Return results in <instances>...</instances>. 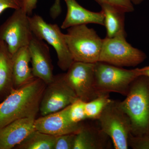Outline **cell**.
Instances as JSON below:
<instances>
[{"label":"cell","mask_w":149,"mask_h":149,"mask_svg":"<svg viewBox=\"0 0 149 149\" xmlns=\"http://www.w3.org/2000/svg\"><path fill=\"white\" fill-rule=\"evenodd\" d=\"M66 107L58 111L36 118V130L55 136L70 133H76L80 130L83 122L79 123L70 122L66 114Z\"/></svg>","instance_id":"12"},{"label":"cell","mask_w":149,"mask_h":149,"mask_svg":"<svg viewBox=\"0 0 149 149\" xmlns=\"http://www.w3.org/2000/svg\"><path fill=\"white\" fill-rule=\"evenodd\" d=\"M147 135H148L149 136V130H148V134Z\"/></svg>","instance_id":"30"},{"label":"cell","mask_w":149,"mask_h":149,"mask_svg":"<svg viewBox=\"0 0 149 149\" xmlns=\"http://www.w3.org/2000/svg\"><path fill=\"white\" fill-rule=\"evenodd\" d=\"M67 8L66 16L61 25L63 29L73 26L95 24L104 26V16L102 11H91L80 5L76 0H64Z\"/></svg>","instance_id":"14"},{"label":"cell","mask_w":149,"mask_h":149,"mask_svg":"<svg viewBox=\"0 0 149 149\" xmlns=\"http://www.w3.org/2000/svg\"><path fill=\"white\" fill-rule=\"evenodd\" d=\"M141 75L149 77V65L141 68Z\"/></svg>","instance_id":"28"},{"label":"cell","mask_w":149,"mask_h":149,"mask_svg":"<svg viewBox=\"0 0 149 149\" xmlns=\"http://www.w3.org/2000/svg\"><path fill=\"white\" fill-rule=\"evenodd\" d=\"M12 59L14 88H19L35 79L29 66L31 56L28 46L19 49L13 55Z\"/></svg>","instance_id":"16"},{"label":"cell","mask_w":149,"mask_h":149,"mask_svg":"<svg viewBox=\"0 0 149 149\" xmlns=\"http://www.w3.org/2000/svg\"><path fill=\"white\" fill-rule=\"evenodd\" d=\"M94 74L95 88L99 95L115 93L126 96L131 83L141 75V68L126 69L98 61L95 63Z\"/></svg>","instance_id":"3"},{"label":"cell","mask_w":149,"mask_h":149,"mask_svg":"<svg viewBox=\"0 0 149 149\" xmlns=\"http://www.w3.org/2000/svg\"><path fill=\"white\" fill-rule=\"evenodd\" d=\"M47 85L35 77L23 86L14 88L0 102V128L20 118H36Z\"/></svg>","instance_id":"1"},{"label":"cell","mask_w":149,"mask_h":149,"mask_svg":"<svg viewBox=\"0 0 149 149\" xmlns=\"http://www.w3.org/2000/svg\"><path fill=\"white\" fill-rule=\"evenodd\" d=\"M56 136L33 131L15 149H54Z\"/></svg>","instance_id":"19"},{"label":"cell","mask_w":149,"mask_h":149,"mask_svg":"<svg viewBox=\"0 0 149 149\" xmlns=\"http://www.w3.org/2000/svg\"><path fill=\"white\" fill-rule=\"evenodd\" d=\"M95 63L73 62L67 72L65 79L77 98L91 101L99 96L95 88Z\"/></svg>","instance_id":"10"},{"label":"cell","mask_w":149,"mask_h":149,"mask_svg":"<svg viewBox=\"0 0 149 149\" xmlns=\"http://www.w3.org/2000/svg\"><path fill=\"white\" fill-rule=\"evenodd\" d=\"M128 146L133 149H149V136L146 135L134 136L130 134L128 141Z\"/></svg>","instance_id":"24"},{"label":"cell","mask_w":149,"mask_h":149,"mask_svg":"<svg viewBox=\"0 0 149 149\" xmlns=\"http://www.w3.org/2000/svg\"><path fill=\"white\" fill-rule=\"evenodd\" d=\"M104 16V25L107 38L117 36L126 37L125 29V13L108 4L101 5Z\"/></svg>","instance_id":"18"},{"label":"cell","mask_w":149,"mask_h":149,"mask_svg":"<svg viewBox=\"0 0 149 149\" xmlns=\"http://www.w3.org/2000/svg\"><path fill=\"white\" fill-rule=\"evenodd\" d=\"M64 36L74 61L91 63L99 61L103 39L95 29L85 24L73 26L68 28Z\"/></svg>","instance_id":"4"},{"label":"cell","mask_w":149,"mask_h":149,"mask_svg":"<svg viewBox=\"0 0 149 149\" xmlns=\"http://www.w3.org/2000/svg\"><path fill=\"white\" fill-rule=\"evenodd\" d=\"M130 1L134 5H139L141 4L145 0H130Z\"/></svg>","instance_id":"29"},{"label":"cell","mask_w":149,"mask_h":149,"mask_svg":"<svg viewBox=\"0 0 149 149\" xmlns=\"http://www.w3.org/2000/svg\"><path fill=\"white\" fill-rule=\"evenodd\" d=\"M32 33L40 40H45L55 50L58 58V65L66 71L74 62L67 45L64 34L56 24L46 22L40 15L29 17Z\"/></svg>","instance_id":"7"},{"label":"cell","mask_w":149,"mask_h":149,"mask_svg":"<svg viewBox=\"0 0 149 149\" xmlns=\"http://www.w3.org/2000/svg\"><path fill=\"white\" fill-rule=\"evenodd\" d=\"M33 35L29 16L22 8L15 10L0 25V41L7 44L12 56L20 48L29 46Z\"/></svg>","instance_id":"8"},{"label":"cell","mask_w":149,"mask_h":149,"mask_svg":"<svg viewBox=\"0 0 149 149\" xmlns=\"http://www.w3.org/2000/svg\"><path fill=\"white\" fill-rule=\"evenodd\" d=\"M120 106L131 123V134L146 135L149 128V77L140 75L134 80Z\"/></svg>","instance_id":"2"},{"label":"cell","mask_w":149,"mask_h":149,"mask_svg":"<svg viewBox=\"0 0 149 149\" xmlns=\"http://www.w3.org/2000/svg\"><path fill=\"white\" fill-rule=\"evenodd\" d=\"M111 100L109 94H102L91 101L85 102V112L87 119L97 120Z\"/></svg>","instance_id":"20"},{"label":"cell","mask_w":149,"mask_h":149,"mask_svg":"<svg viewBox=\"0 0 149 149\" xmlns=\"http://www.w3.org/2000/svg\"><path fill=\"white\" fill-rule=\"evenodd\" d=\"M109 137L100 128L83 124L76 133L73 149L110 148Z\"/></svg>","instance_id":"15"},{"label":"cell","mask_w":149,"mask_h":149,"mask_svg":"<svg viewBox=\"0 0 149 149\" xmlns=\"http://www.w3.org/2000/svg\"><path fill=\"white\" fill-rule=\"evenodd\" d=\"M12 57L7 44L0 41V102L14 89Z\"/></svg>","instance_id":"17"},{"label":"cell","mask_w":149,"mask_h":149,"mask_svg":"<svg viewBox=\"0 0 149 149\" xmlns=\"http://www.w3.org/2000/svg\"><path fill=\"white\" fill-rule=\"evenodd\" d=\"M77 99L65 79V73L57 74L46 86L40 102L39 112L44 116L58 111Z\"/></svg>","instance_id":"9"},{"label":"cell","mask_w":149,"mask_h":149,"mask_svg":"<svg viewBox=\"0 0 149 149\" xmlns=\"http://www.w3.org/2000/svg\"><path fill=\"white\" fill-rule=\"evenodd\" d=\"M100 6L108 4L116 8L125 13L134 11V5L130 0H95Z\"/></svg>","instance_id":"22"},{"label":"cell","mask_w":149,"mask_h":149,"mask_svg":"<svg viewBox=\"0 0 149 149\" xmlns=\"http://www.w3.org/2000/svg\"><path fill=\"white\" fill-rule=\"evenodd\" d=\"M75 133L56 136L54 149H73Z\"/></svg>","instance_id":"23"},{"label":"cell","mask_w":149,"mask_h":149,"mask_svg":"<svg viewBox=\"0 0 149 149\" xmlns=\"http://www.w3.org/2000/svg\"><path fill=\"white\" fill-rule=\"evenodd\" d=\"M85 102L80 99L73 102L66 107V114L70 122L79 123L87 119L85 109Z\"/></svg>","instance_id":"21"},{"label":"cell","mask_w":149,"mask_h":149,"mask_svg":"<svg viewBox=\"0 0 149 149\" xmlns=\"http://www.w3.org/2000/svg\"><path fill=\"white\" fill-rule=\"evenodd\" d=\"M97 120L101 129L108 136L116 149H128L132 126L130 118L119 101L111 100Z\"/></svg>","instance_id":"5"},{"label":"cell","mask_w":149,"mask_h":149,"mask_svg":"<svg viewBox=\"0 0 149 149\" xmlns=\"http://www.w3.org/2000/svg\"><path fill=\"white\" fill-rule=\"evenodd\" d=\"M38 0H22L21 8L28 16L32 14L33 10L37 8Z\"/></svg>","instance_id":"26"},{"label":"cell","mask_w":149,"mask_h":149,"mask_svg":"<svg viewBox=\"0 0 149 149\" xmlns=\"http://www.w3.org/2000/svg\"><path fill=\"white\" fill-rule=\"evenodd\" d=\"M22 3V0H0V15L7 9L21 8Z\"/></svg>","instance_id":"25"},{"label":"cell","mask_w":149,"mask_h":149,"mask_svg":"<svg viewBox=\"0 0 149 149\" xmlns=\"http://www.w3.org/2000/svg\"><path fill=\"white\" fill-rule=\"evenodd\" d=\"M126 38L117 36L103 39L99 61L123 68L136 67L145 61L146 54L133 47Z\"/></svg>","instance_id":"6"},{"label":"cell","mask_w":149,"mask_h":149,"mask_svg":"<svg viewBox=\"0 0 149 149\" xmlns=\"http://www.w3.org/2000/svg\"><path fill=\"white\" fill-rule=\"evenodd\" d=\"M28 48L33 75L47 85L52 81L54 76L49 48L43 40H40L34 35Z\"/></svg>","instance_id":"11"},{"label":"cell","mask_w":149,"mask_h":149,"mask_svg":"<svg viewBox=\"0 0 149 149\" xmlns=\"http://www.w3.org/2000/svg\"><path fill=\"white\" fill-rule=\"evenodd\" d=\"M61 0H54V3L50 9V15L53 19L57 18L61 13Z\"/></svg>","instance_id":"27"},{"label":"cell","mask_w":149,"mask_h":149,"mask_svg":"<svg viewBox=\"0 0 149 149\" xmlns=\"http://www.w3.org/2000/svg\"><path fill=\"white\" fill-rule=\"evenodd\" d=\"M33 117L20 118L0 128V149H11L36 130Z\"/></svg>","instance_id":"13"}]
</instances>
